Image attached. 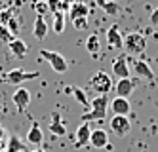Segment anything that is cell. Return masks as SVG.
<instances>
[{
	"mask_svg": "<svg viewBox=\"0 0 158 152\" xmlns=\"http://www.w3.org/2000/svg\"><path fill=\"white\" fill-rule=\"evenodd\" d=\"M95 4L99 8H103V11L107 15H116L118 11H120V6L114 2V0H110V2H107V0H95Z\"/></svg>",
	"mask_w": 158,
	"mask_h": 152,
	"instance_id": "20",
	"label": "cell"
},
{
	"mask_svg": "<svg viewBox=\"0 0 158 152\" xmlns=\"http://www.w3.org/2000/svg\"><path fill=\"white\" fill-rule=\"evenodd\" d=\"M151 25L152 27H158V8L152 10V14H151Z\"/></svg>",
	"mask_w": 158,
	"mask_h": 152,
	"instance_id": "28",
	"label": "cell"
},
{
	"mask_svg": "<svg viewBox=\"0 0 158 152\" xmlns=\"http://www.w3.org/2000/svg\"><path fill=\"white\" fill-rule=\"evenodd\" d=\"M135 86H137V82L131 80V78H122V80H118L116 84H114V93H116V97L128 99L131 93H133Z\"/></svg>",
	"mask_w": 158,
	"mask_h": 152,
	"instance_id": "8",
	"label": "cell"
},
{
	"mask_svg": "<svg viewBox=\"0 0 158 152\" xmlns=\"http://www.w3.org/2000/svg\"><path fill=\"white\" fill-rule=\"evenodd\" d=\"M6 152H27V150H25V145L19 141V137L12 135L10 141H8V150Z\"/></svg>",
	"mask_w": 158,
	"mask_h": 152,
	"instance_id": "23",
	"label": "cell"
},
{
	"mask_svg": "<svg viewBox=\"0 0 158 152\" xmlns=\"http://www.w3.org/2000/svg\"><path fill=\"white\" fill-rule=\"evenodd\" d=\"M131 67H133L135 74H137L139 78L154 80V72H152V68L149 67V63H147V61H143V59H133L131 61Z\"/></svg>",
	"mask_w": 158,
	"mask_h": 152,
	"instance_id": "13",
	"label": "cell"
},
{
	"mask_svg": "<svg viewBox=\"0 0 158 152\" xmlns=\"http://www.w3.org/2000/svg\"><path fill=\"white\" fill-rule=\"evenodd\" d=\"M14 38H17V36H14L12 32H10V29L6 27V25H0V42H6V44H10Z\"/></svg>",
	"mask_w": 158,
	"mask_h": 152,
	"instance_id": "25",
	"label": "cell"
},
{
	"mask_svg": "<svg viewBox=\"0 0 158 152\" xmlns=\"http://www.w3.org/2000/svg\"><path fill=\"white\" fill-rule=\"evenodd\" d=\"M63 31H65V14L57 11V14H53V32L61 34Z\"/></svg>",
	"mask_w": 158,
	"mask_h": 152,
	"instance_id": "24",
	"label": "cell"
},
{
	"mask_svg": "<svg viewBox=\"0 0 158 152\" xmlns=\"http://www.w3.org/2000/svg\"><path fill=\"white\" fill-rule=\"evenodd\" d=\"M109 109H110L112 116H128L131 112V105H130L128 99H124V97H114L110 101Z\"/></svg>",
	"mask_w": 158,
	"mask_h": 152,
	"instance_id": "10",
	"label": "cell"
},
{
	"mask_svg": "<svg viewBox=\"0 0 158 152\" xmlns=\"http://www.w3.org/2000/svg\"><path fill=\"white\" fill-rule=\"evenodd\" d=\"M71 93L74 95V99L80 103L82 107H88V109H89V99H88L86 91H84L82 88H78V86H71Z\"/></svg>",
	"mask_w": 158,
	"mask_h": 152,
	"instance_id": "22",
	"label": "cell"
},
{
	"mask_svg": "<svg viewBox=\"0 0 158 152\" xmlns=\"http://www.w3.org/2000/svg\"><path fill=\"white\" fill-rule=\"evenodd\" d=\"M112 74L118 80L122 78H130V67H128V55L120 53L114 61H112Z\"/></svg>",
	"mask_w": 158,
	"mask_h": 152,
	"instance_id": "7",
	"label": "cell"
},
{
	"mask_svg": "<svg viewBox=\"0 0 158 152\" xmlns=\"http://www.w3.org/2000/svg\"><path fill=\"white\" fill-rule=\"evenodd\" d=\"M88 14H89V10H88V6H86L84 2H74V4L71 6V10H69L71 21L80 19V17H88Z\"/></svg>",
	"mask_w": 158,
	"mask_h": 152,
	"instance_id": "19",
	"label": "cell"
},
{
	"mask_svg": "<svg viewBox=\"0 0 158 152\" xmlns=\"http://www.w3.org/2000/svg\"><path fill=\"white\" fill-rule=\"evenodd\" d=\"M12 101H14V105L17 107V110L23 112L29 107V103H31V91L27 88H17L14 91V95H12Z\"/></svg>",
	"mask_w": 158,
	"mask_h": 152,
	"instance_id": "11",
	"label": "cell"
},
{
	"mask_svg": "<svg viewBox=\"0 0 158 152\" xmlns=\"http://www.w3.org/2000/svg\"><path fill=\"white\" fill-rule=\"evenodd\" d=\"M86 50H88V53H92V55H97L99 53L101 42H99L97 34H89V36H88V40H86Z\"/></svg>",
	"mask_w": 158,
	"mask_h": 152,
	"instance_id": "21",
	"label": "cell"
},
{
	"mask_svg": "<svg viewBox=\"0 0 158 152\" xmlns=\"http://www.w3.org/2000/svg\"><path fill=\"white\" fill-rule=\"evenodd\" d=\"M89 88H92L94 91H97V95H107L109 91H112L114 84H112V78L107 72L99 71V72H95L92 78H89Z\"/></svg>",
	"mask_w": 158,
	"mask_h": 152,
	"instance_id": "4",
	"label": "cell"
},
{
	"mask_svg": "<svg viewBox=\"0 0 158 152\" xmlns=\"http://www.w3.org/2000/svg\"><path fill=\"white\" fill-rule=\"evenodd\" d=\"M40 76V72L38 71H35V72H27V71H23V68H12L8 74H6V82L8 84H15V86H19V84H23V82H29V80H35V78H38Z\"/></svg>",
	"mask_w": 158,
	"mask_h": 152,
	"instance_id": "5",
	"label": "cell"
},
{
	"mask_svg": "<svg viewBox=\"0 0 158 152\" xmlns=\"http://www.w3.org/2000/svg\"><path fill=\"white\" fill-rule=\"evenodd\" d=\"M89 137H92V127H89L88 122H82L80 125H78L76 133H74V146L82 148V146L89 145Z\"/></svg>",
	"mask_w": 158,
	"mask_h": 152,
	"instance_id": "9",
	"label": "cell"
},
{
	"mask_svg": "<svg viewBox=\"0 0 158 152\" xmlns=\"http://www.w3.org/2000/svg\"><path fill=\"white\" fill-rule=\"evenodd\" d=\"M73 25H74V29H78V31L86 29V27H88V17H80V19H74V21H73Z\"/></svg>",
	"mask_w": 158,
	"mask_h": 152,
	"instance_id": "27",
	"label": "cell"
},
{
	"mask_svg": "<svg viewBox=\"0 0 158 152\" xmlns=\"http://www.w3.org/2000/svg\"><path fill=\"white\" fill-rule=\"evenodd\" d=\"M107 44L114 50H124V36L118 31V25H110L107 29Z\"/></svg>",
	"mask_w": 158,
	"mask_h": 152,
	"instance_id": "12",
	"label": "cell"
},
{
	"mask_svg": "<svg viewBox=\"0 0 158 152\" xmlns=\"http://www.w3.org/2000/svg\"><path fill=\"white\" fill-rule=\"evenodd\" d=\"M48 10V4L44 2V4H36V11H38V15H44V11Z\"/></svg>",
	"mask_w": 158,
	"mask_h": 152,
	"instance_id": "29",
	"label": "cell"
},
{
	"mask_svg": "<svg viewBox=\"0 0 158 152\" xmlns=\"http://www.w3.org/2000/svg\"><path fill=\"white\" fill-rule=\"evenodd\" d=\"M42 141H44V133H42V129H40V125H38V122H32L31 129H29V133H27V143L38 146V145H42Z\"/></svg>",
	"mask_w": 158,
	"mask_h": 152,
	"instance_id": "18",
	"label": "cell"
},
{
	"mask_svg": "<svg viewBox=\"0 0 158 152\" xmlns=\"http://www.w3.org/2000/svg\"><path fill=\"white\" fill-rule=\"evenodd\" d=\"M89 145L94 148H107L109 146V133L105 129H101V127L94 129L92 137H89Z\"/></svg>",
	"mask_w": 158,
	"mask_h": 152,
	"instance_id": "14",
	"label": "cell"
},
{
	"mask_svg": "<svg viewBox=\"0 0 158 152\" xmlns=\"http://www.w3.org/2000/svg\"><path fill=\"white\" fill-rule=\"evenodd\" d=\"M109 97L107 95H97L94 101H89V109L88 112L82 114V122H103L105 120V116H107V110H109Z\"/></svg>",
	"mask_w": 158,
	"mask_h": 152,
	"instance_id": "1",
	"label": "cell"
},
{
	"mask_svg": "<svg viewBox=\"0 0 158 152\" xmlns=\"http://www.w3.org/2000/svg\"><path fill=\"white\" fill-rule=\"evenodd\" d=\"M50 131L53 135H57V137H65L67 135V127L61 120V114L59 112H53L52 114V122H50Z\"/></svg>",
	"mask_w": 158,
	"mask_h": 152,
	"instance_id": "15",
	"label": "cell"
},
{
	"mask_svg": "<svg viewBox=\"0 0 158 152\" xmlns=\"http://www.w3.org/2000/svg\"><path fill=\"white\" fill-rule=\"evenodd\" d=\"M32 34H35L36 40H44L48 34V23L44 19V15H36L35 19V27H32Z\"/></svg>",
	"mask_w": 158,
	"mask_h": 152,
	"instance_id": "17",
	"label": "cell"
},
{
	"mask_svg": "<svg viewBox=\"0 0 158 152\" xmlns=\"http://www.w3.org/2000/svg\"><path fill=\"white\" fill-rule=\"evenodd\" d=\"M61 2H63V4H69V6H73V4L76 2V0H61Z\"/></svg>",
	"mask_w": 158,
	"mask_h": 152,
	"instance_id": "30",
	"label": "cell"
},
{
	"mask_svg": "<svg viewBox=\"0 0 158 152\" xmlns=\"http://www.w3.org/2000/svg\"><path fill=\"white\" fill-rule=\"evenodd\" d=\"M8 48H10V51H12V55L19 57V59H23V57L27 55V51H29V46L21 38H14L12 42L8 44Z\"/></svg>",
	"mask_w": 158,
	"mask_h": 152,
	"instance_id": "16",
	"label": "cell"
},
{
	"mask_svg": "<svg viewBox=\"0 0 158 152\" xmlns=\"http://www.w3.org/2000/svg\"><path fill=\"white\" fill-rule=\"evenodd\" d=\"M40 57L44 61H48V65L53 68V72H57V74H63L69 71V63H67V59L57 53V51H52V50H40Z\"/></svg>",
	"mask_w": 158,
	"mask_h": 152,
	"instance_id": "3",
	"label": "cell"
},
{
	"mask_svg": "<svg viewBox=\"0 0 158 152\" xmlns=\"http://www.w3.org/2000/svg\"><path fill=\"white\" fill-rule=\"evenodd\" d=\"M109 125H110V131L116 137H126L131 129V122L128 116H112Z\"/></svg>",
	"mask_w": 158,
	"mask_h": 152,
	"instance_id": "6",
	"label": "cell"
},
{
	"mask_svg": "<svg viewBox=\"0 0 158 152\" xmlns=\"http://www.w3.org/2000/svg\"><path fill=\"white\" fill-rule=\"evenodd\" d=\"M31 152H46V150H42V148H36V150H31Z\"/></svg>",
	"mask_w": 158,
	"mask_h": 152,
	"instance_id": "31",
	"label": "cell"
},
{
	"mask_svg": "<svg viewBox=\"0 0 158 152\" xmlns=\"http://www.w3.org/2000/svg\"><path fill=\"white\" fill-rule=\"evenodd\" d=\"M124 50L128 51V55H141L147 50V40L143 34L139 32H130L124 36Z\"/></svg>",
	"mask_w": 158,
	"mask_h": 152,
	"instance_id": "2",
	"label": "cell"
},
{
	"mask_svg": "<svg viewBox=\"0 0 158 152\" xmlns=\"http://www.w3.org/2000/svg\"><path fill=\"white\" fill-rule=\"evenodd\" d=\"M6 27L10 29V32H12V34H14V36H15V34L19 32V23L15 21V17H12V19H10V21H8V25H6Z\"/></svg>",
	"mask_w": 158,
	"mask_h": 152,
	"instance_id": "26",
	"label": "cell"
}]
</instances>
